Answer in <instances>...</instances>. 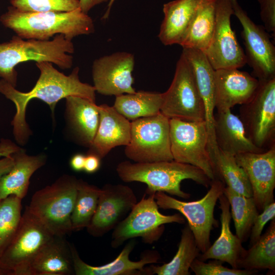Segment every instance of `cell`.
Listing matches in <instances>:
<instances>
[{
  "instance_id": "obj_33",
  "label": "cell",
  "mask_w": 275,
  "mask_h": 275,
  "mask_svg": "<svg viewBox=\"0 0 275 275\" xmlns=\"http://www.w3.org/2000/svg\"><path fill=\"white\" fill-rule=\"evenodd\" d=\"M101 188L81 179L78 180L77 191L71 216L72 231L87 228L95 212Z\"/></svg>"
},
{
  "instance_id": "obj_29",
  "label": "cell",
  "mask_w": 275,
  "mask_h": 275,
  "mask_svg": "<svg viewBox=\"0 0 275 275\" xmlns=\"http://www.w3.org/2000/svg\"><path fill=\"white\" fill-rule=\"evenodd\" d=\"M162 93L140 91L116 96L114 107L129 120L160 113Z\"/></svg>"
},
{
  "instance_id": "obj_18",
  "label": "cell",
  "mask_w": 275,
  "mask_h": 275,
  "mask_svg": "<svg viewBox=\"0 0 275 275\" xmlns=\"http://www.w3.org/2000/svg\"><path fill=\"white\" fill-rule=\"evenodd\" d=\"M259 80L237 68L214 71V105L217 112L226 111L248 102L255 94Z\"/></svg>"
},
{
  "instance_id": "obj_43",
  "label": "cell",
  "mask_w": 275,
  "mask_h": 275,
  "mask_svg": "<svg viewBox=\"0 0 275 275\" xmlns=\"http://www.w3.org/2000/svg\"><path fill=\"white\" fill-rule=\"evenodd\" d=\"M86 156L76 154L71 158L70 164L72 169L77 172L84 170Z\"/></svg>"
},
{
  "instance_id": "obj_13",
  "label": "cell",
  "mask_w": 275,
  "mask_h": 275,
  "mask_svg": "<svg viewBox=\"0 0 275 275\" xmlns=\"http://www.w3.org/2000/svg\"><path fill=\"white\" fill-rule=\"evenodd\" d=\"M232 0H215V23L210 44L204 52L214 70L239 68L246 64L244 52L232 29Z\"/></svg>"
},
{
  "instance_id": "obj_30",
  "label": "cell",
  "mask_w": 275,
  "mask_h": 275,
  "mask_svg": "<svg viewBox=\"0 0 275 275\" xmlns=\"http://www.w3.org/2000/svg\"><path fill=\"white\" fill-rule=\"evenodd\" d=\"M237 268L250 270L268 269L275 272V218L259 240L245 250Z\"/></svg>"
},
{
  "instance_id": "obj_20",
  "label": "cell",
  "mask_w": 275,
  "mask_h": 275,
  "mask_svg": "<svg viewBox=\"0 0 275 275\" xmlns=\"http://www.w3.org/2000/svg\"><path fill=\"white\" fill-rule=\"evenodd\" d=\"M182 53L191 67L198 91L204 105L205 122L209 137V149L214 161L218 152L214 134L215 70L205 53L201 50L183 48Z\"/></svg>"
},
{
  "instance_id": "obj_34",
  "label": "cell",
  "mask_w": 275,
  "mask_h": 275,
  "mask_svg": "<svg viewBox=\"0 0 275 275\" xmlns=\"http://www.w3.org/2000/svg\"><path fill=\"white\" fill-rule=\"evenodd\" d=\"M214 164L219 178L235 192L245 197H252V190L249 178L236 162L235 156L218 149Z\"/></svg>"
},
{
  "instance_id": "obj_17",
  "label": "cell",
  "mask_w": 275,
  "mask_h": 275,
  "mask_svg": "<svg viewBox=\"0 0 275 275\" xmlns=\"http://www.w3.org/2000/svg\"><path fill=\"white\" fill-rule=\"evenodd\" d=\"M237 163L245 172L258 210L262 211L274 201L275 146L262 152H246L235 156Z\"/></svg>"
},
{
  "instance_id": "obj_36",
  "label": "cell",
  "mask_w": 275,
  "mask_h": 275,
  "mask_svg": "<svg viewBox=\"0 0 275 275\" xmlns=\"http://www.w3.org/2000/svg\"><path fill=\"white\" fill-rule=\"evenodd\" d=\"M11 6L26 12H70L79 8V0H9Z\"/></svg>"
},
{
  "instance_id": "obj_23",
  "label": "cell",
  "mask_w": 275,
  "mask_h": 275,
  "mask_svg": "<svg viewBox=\"0 0 275 275\" xmlns=\"http://www.w3.org/2000/svg\"><path fill=\"white\" fill-rule=\"evenodd\" d=\"M64 237L53 236L32 260L26 275L74 274L70 243Z\"/></svg>"
},
{
  "instance_id": "obj_25",
  "label": "cell",
  "mask_w": 275,
  "mask_h": 275,
  "mask_svg": "<svg viewBox=\"0 0 275 275\" xmlns=\"http://www.w3.org/2000/svg\"><path fill=\"white\" fill-rule=\"evenodd\" d=\"M14 163L0 179V200L14 195L22 200L26 196L32 175L46 162L43 154L29 155L20 149L13 154Z\"/></svg>"
},
{
  "instance_id": "obj_46",
  "label": "cell",
  "mask_w": 275,
  "mask_h": 275,
  "mask_svg": "<svg viewBox=\"0 0 275 275\" xmlns=\"http://www.w3.org/2000/svg\"><path fill=\"white\" fill-rule=\"evenodd\" d=\"M0 274H2V271L0 270Z\"/></svg>"
},
{
  "instance_id": "obj_37",
  "label": "cell",
  "mask_w": 275,
  "mask_h": 275,
  "mask_svg": "<svg viewBox=\"0 0 275 275\" xmlns=\"http://www.w3.org/2000/svg\"><path fill=\"white\" fill-rule=\"evenodd\" d=\"M223 262L215 260L208 263L196 258L190 265V269L196 275H251L257 270L231 268L222 265Z\"/></svg>"
},
{
  "instance_id": "obj_32",
  "label": "cell",
  "mask_w": 275,
  "mask_h": 275,
  "mask_svg": "<svg viewBox=\"0 0 275 275\" xmlns=\"http://www.w3.org/2000/svg\"><path fill=\"white\" fill-rule=\"evenodd\" d=\"M224 194L230 204L236 235L242 242L245 241L250 236L254 220L259 214L255 202L252 197H245L228 186L225 187Z\"/></svg>"
},
{
  "instance_id": "obj_35",
  "label": "cell",
  "mask_w": 275,
  "mask_h": 275,
  "mask_svg": "<svg viewBox=\"0 0 275 275\" xmlns=\"http://www.w3.org/2000/svg\"><path fill=\"white\" fill-rule=\"evenodd\" d=\"M22 199L10 195L0 200V255L15 235L22 217Z\"/></svg>"
},
{
  "instance_id": "obj_39",
  "label": "cell",
  "mask_w": 275,
  "mask_h": 275,
  "mask_svg": "<svg viewBox=\"0 0 275 275\" xmlns=\"http://www.w3.org/2000/svg\"><path fill=\"white\" fill-rule=\"evenodd\" d=\"M260 17L267 32L275 35V0H258Z\"/></svg>"
},
{
  "instance_id": "obj_8",
  "label": "cell",
  "mask_w": 275,
  "mask_h": 275,
  "mask_svg": "<svg viewBox=\"0 0 275 275\" xmlns=\"http://www.w3.org/2000/svg\"><path fill=\"white\" fill-rule=\"evenodd\" d=\"M170 139L173 160L200 168L211 181L220 179L210 154L205 120L170 119Z\"/></svg>"
},
{
  "instance_id": "obj_31",
  "label": "cell",
  "mask_w": 275,
  "mask_h": 275,
  "mask_svg": "<svg viewBox=\"0 0 275 275\" xmlns=\"http://www.w3.org/2000/svg\"><path fill=\"white\" fill-rule=\"evenodd\" d=\"M200 251L195 242L194 235L186 225L182 230L180 241L177 251L173 259L161 265L148 267L151 274L158 275H189L190 265L197 258Z\"/></svg>"
},
{
  "instance_id": "obj_4",
  "label": "cell",
  "mask_w": 275,
  "mask_h": 275,
  "mask_svg": "<svg viewBox=\"0 0 275 275\" xmlns=\"http://www.w3.org/2000/svg\"><path fill=\"white\" fill-rule=\"evenodd\" d=\"M74 52L72 40L63 34L55 35L50 40L23 39L14 35L11 39L0 43V77L12 86H16V66L23 62H48L62 69H70L73 65Z\"/></svg>"
},
{
  "instance_id": "obj_27",
  "label": "cell",
  "mask_w": 275,
  "mask_h": 275,
  "mask_svg": "<svg viewBox=\"0 0 275 275\" xmlns=\"http://www.w3.org/2000/svg\"><path fill=\"white\" fill-rule=\"evenodd\" d=\"M70 122L80 141L89 147L95 138L99 122L98 105L95 102L75 96L66 98Z\"/></svg>"
},
{
  "instance_id": "obj_38",
  "label": "cell",
  "mask_w": 275,
  "mask_h": 275,
  "mask_svg": "<svg viewBox=\"0 0 275 275\" xmlns=\"http://www.w3.org/2000/svg\"><path fill=\"white\" fill-rule=\"evenodd\" d=\"M257 216L253 223L250 232V244L252 245L260 238L263 229L266 224L275 218V203L272 202L267 205Z\"/></svg>"
},
{
  "instance_id": "obj_22",
  "label": "cell",
  "mask_w": 275,
  "mask_h": 275,
  "mask_svg": "<svg viewBox=\"0 0 275 275\" xmlns=\"http://www.w3.org/2000/svg\"><path fill=\"white\" fill-rule=\"evenodd\" d=\"M214 134L218 149L234 156L242 153L265 151L256 146L249 139L241 120L231 109L214 115Z\"/></svg>"
},
{
  "instance_id": "obj_3",
  "label": "cell",
  "mask_w": 275,
  "mask_h": 275,
  "mask_svg": "<svg viewBox=\"0 0 275 275\" xmlns=\"http://www.w3.org/2000/svg\"><path fill=\"white\" fill-rule=\"evenodd\" d=\"M116 172L124 182L146 184V194L161 191L185 199L190 195L181 190L182 181L192 180L206 188L212 181L200 168L174 160L146 163L124 161L117 165Z\"/></svg>"
},
{
  "instance_id": "obj_1",
  "label": "cell",
  "mask_w": 275,
  "mask_h": 275,
  "mask_svg": "<svg viewBox=\"0 0 275 275\" xmlns=\"http://www.w3.org/2000/svg\"><path fill=\"white\" fill-rule=\"evenodd\" d=\"M40 74L35 86L28 92H20L5 80H0V93L12 101L16 109L11 122L13 133L16 142L25 145L32 134L26 121V109L34 98L47 104L52 113L58 102L70 96H78L95 102V90L93 86L81 82L79 78L78 67L66 75L58 71L53 64L48 62L36 63Z\"/></svg>"
},
{
  "instance_id": "obj_15",
  "label": "cell",
  "mask_w": 275,
  "mask_h": 275,
  "mask_svg": "<svg viewBox=\"0 0 275 275\" xmlns=\"http://www.w3.org/2000/svg\"><path fill=\"white\" fill-rule=\"evenodd\" d=\"M135 64L133 54L118 51L95 59L92 65V76L95 91L106 96L132 94V73Z\"/></svg>"
},
{
  "instance_id": "obj_41",
  "label": "cell",
  "mask_w": 275,
  "mask_h": 275,
  "mask_svg": "<svg viewBox=\"0 0 275 275\" xmlns=\"http://www.w3.org/2000/svg\"><path fill=\"white\" fill-rule=\"evenodd\" d=\"M100 159L93 154L86 156L84 170L88 173H93L98 171L100 167Z\"/></svg>"
},
{
  "instance_id": "obj_14",
  "label": "cell",
  "mask_w": 275,
  "mask_h": 275,
  "mask_svg": "<svg viewBox=\"0 0 275 275\" xmlns=\"http://www.w3.org/2000/svg\"><path fill=\"white\" fill-rule=\"evenodd\" d=\"M234 15L242 27L241 36L248 63L259 80L275 78V47L264 27L256 24L239 4L232 0Z\"/></svg>"
},
{
  "instance_id": "obj_9",
  "label": "cell",
  "mask_w": 275,
  "mask_h": 275,
  "mask_svg": "<svg viewBox=\"0 0 275 275\" xmlns=\"http://www.w3.org/2000/svg\"><path fill=\"white\" fill-rule=\"evenodd\" d=\"M124 153L134 162L173 160L170 119L159 113L132 120L130 140Z\"/></svg>"
},
{
  "instance_id": "obj_12",
  "label": "cell",
  "mask_w": 275,
  "mask_h": 275,
  "mask_svg": "<svg viewBox=\"0 0 275 275\" xmlns=\"http://www.w3.org/2000/svg\"><path fill=\"white\" fill-rule=\"evenodd\" d=\"M160 113L169 119L188 121L205 120L204 105L191 67L182 53L169 89L162 93Z\"/></svg>"
},
{
  "instance_id": "obj_24",
  "label": "cell",
  "mask_w": 275,
  "mask_h": 275,
  "mask_svg": "<svg viewBox=\"0 0 275 275\" xmlns=\"http://www.w3.org/2000/svg\"><path fill=\"white\" fill-rule=\"evenodd\" d=\"M221 209V233L214 242L204 253L199 254L197 258L203 261L215 259L227 262L232 267L237 268L238 261L242 256L245 249L237 235H234L230 229L231 219L229 203L224 194L218 199Z\"/></svg>"
},
{
  "instance_id": "obj_10",
  "label": "cell",
  "mask_w": 275,
  "mask_h": 275,
  "mask_svg": "<svg viewBox=\"0 0 275 275\" xmlns=\"http://www.w3.org/2000/svg\"><path fill=\"white\" fill-rule=\"evenodd\" d=\"M53 236L26 206L15 235L0 255L2 274L26 275L32 260Z\"/></svg>"
},
{
  "instance_id": "obj_2",
  "label": "cell",
  "mask_w": 275,
  "mask_h": 275,
  "mask_svg": "<svg viewBox=\"0 0 275 275\" xmlns=\"http://www.w3.org/2000/svg\"><path fill=\"white\" fill-rule=\"evenodd\" d=\"M0 22L24 39L48 40L63 34L72 40L95 31L93 19L80 8L70 12H26L10 6L0 16Z\"/></svg>"
},
{
  "instance_id": "obj_19",
  "label": "cell",
  "mask_w": 275,
  "mask_h": 275,
  "mask_svg": "<svg viewBox=\"0 0 275 275\" xmlns=\"http://www.w3.org/2000/svg\"><path fill=\"white\" fill-rule=\"evenodd\" d=\"M135 241H129L119 255L112 261L100 266H92L86 263L79 257L75 246L70 243L74 274L76 275H138L150 274L147 264L156 263L160 258L156 251L144 253L141 259L133 261L129 255L135 246Z\"/></svg>"
},
{
  "instance_id": "obj_28",
  "label": "cell",
  "mask_w": 275,
  "mask_h": 275,
  "mask_svg": "<svg viewBox=\"0 0 275 275\" xmlns=\"http://www.w3.org/2000/svg\"><path fill=\"white\" fill-rule=\"evenodd\" d=\"M215 23V0H201L179 45L204 52L212 40Z\"/></svg>"
},
{
  "instance_id": "obj_11",
  "label": "cell",
  "mask_w": 275,
  "mask_h": 275,
  "mask_svg": "<svg viewBox=\"0 0 275 275\" xmlns=\"http://www.w3.org/2000/svg\"><path fill=\"white\" fill-rule=\"evenodd\" d=\"M259 81L253 97L241 105L239 117L249 139L265 151L275 146V78Z\"/></svg>"
},
{
  "instance_id": "obj_16",
  "label": "cell",
  "mask_w": 275,
  "mask_h": 275,
  "mask_svg": "<svg viewBox=\"0 0 275 275\" xmlns=\"http://www.w3.org/2000/svg\"><path fill=\"white\" fill-rule=\"evenodd\" d=\"M133 190L128 186L106 184L101 188L97 206L88 233L102 237L114 228L128 215L137 203Z\"/></svg>"
},
{
  "instance_id": "obj_21",
  "label": "cell",
  "mask_w": 275,
  "mask_h": 275,
  "mask_svg": "<svg viewBox=\"0 0 275 275\" xmlns=\"http://www.w3.org/2000/svg\"><path fill=\"white\" fill-rule=\"evenodd\" d=\"M99 122L88 154L103 158L114 148L126 146L130 138L131 122L117 112L113 106L98 105Z\"/></svg>"
},
{
  "instance_id": "obj_5",
  "label": "cell",
  "mask_w": 275,
  "mask_h": 275,
  "mask_svg": "<svg viewBox=\"0 0 275 275\" xmlns=\"http://www.w3.org/2000/svg\"><path fill=\"white\" fill-rule=\"evenodd\" d=\"M78 179L64 175L37 191L27 206L29 211L54 236L72 232L71 216L77 191Z\"/></svg>"
},
{
  "instance_id": "obj_42",
  "label": "cell",
  "mask_w": 275,
  "mask_h": 275,
  "mask_svg": "<svg viewBox=\"0 0 275 275\" xmlns=\"http://www.w3.org/2000/svg\"><path fill=\"white\" fill-rule=\"evenodd\" d=\"M14 163L13 154L0 158V179L12 168Z\"/></svg>"
},
{
  "instance_id": "obj_6",
  "label": "cell",
  "mask_w": 275,
  "mask_h": 275,
  "mask_svg": "<svg viewBox=\"0 0 275 275\" xmlns=\"http://www.w3.org/2000/svg\"><path fill=\"white\" fill-rule=\"evenodd\" d=\"M137 202L128 215L115 228L112 234L111 246L119 248L125 241L135 237H141L143 241L152 244L162 235L164 225L185 222L180 213L164 215L159 211L154 194H146Z\"/></svg>"
},
{
  "instance_id": "obj_44",
  "label": "cell",
  "mask_w": 275,
  "mask_h": 275,
  "mask_svg": "<svg viewBox=\"0 0 275 275\" xmlns=\"http://www.w3.org/2000/svg\"><path fill=\"white\" fill-rule=\"evenodd\" d=\"M108 1L109 0H79V8L82 12L88 14L95 6Z\"/></svg>"
},
{
  "instance_id": "obj_45",
  "label": "cell",
  "mask_w": 275,
  "mask_h": 275,
  "mask_svg": "<svg viewBox=\"0 0 275 275\" xmlns=\"http://www.w3.org/2000/svg\"><path fill=\"white\" fill-rule=\"evenodd\" d=\"M115 1V0H109L108 4L107 5V8L105 12L103 14V16L102 17V18H101L102 19L105 20L108 18L110 14L111 8Z\"/></svg>"
},
{
  "instance_id": "obj_7",
  "label": "cell",
  "mask_w": 275,
  "mask_h": 275,
  "mask_svg": "<svg viewBox=\"0 0 275 275\" xmlns=\"http://www.w3.org/2000/svg\"><path fill=\"white\" fill-rule=\"evenodd\" d=\"M210 187L202 199L191 202L177 200L166 193L157 191L154 198L159 208L174 209L187 221L200 252H205L210 246V232L218 226L214 217V209L219 196L224 193V182L220 179L211 181Z\"/></svg>"
},
{
  "instance_id": "obj_26",
  "label": "cell",
  "mask_w": 275,
  "mask_h": 275,
  "mask_svg": "<svg viewBox=\"0 0 275 275\" xmlns=\"http://www.w3.org/2000/svg\"><path fill=\"white\" fill-rule=\"evenodd\" d=\"M201 0H173L163 6L158 37L164 45L179 44Z\"/></svg>"
},
{
  "instance_id": "obj_40",
  "label": "cell",
  "mask_w": 275,
  "mask_h": 275,
  "mask_svg": "<svg viewBox=\"0 0 275 275\" xmlns=\"http://www.w3.org/2000/svg\"><path fill=\"white\" fill-rule=\"evenodd\" d=\"M20 149L21 148L11 141L2 139L0 142V158L10 156Z\"/></svg>"
}]
</instances>
